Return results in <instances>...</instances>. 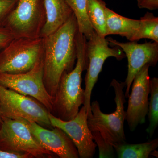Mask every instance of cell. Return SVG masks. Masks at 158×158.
<instances>
[{"label": "cell", "mask_w": 158, "mask_h": 158, "mask_svg": "<svg viewBox=\"0 0 158 158\" xmlns=\"http://www.w3.org/2000/svg\"><path fill=\"white\" fill-rule=\"evenodd\" d=\"M44 58L36 63L34 68L24 73L0 74V85L33 98L51 113L53 98L48 92L44 83Z\"/></svg>", "instance_id": "9c48e42d"}, {"label": "cell", "mask_w": 158, "mask_h": 158, "mask_svg": "<svg viewBox=\"0 0 158 158\" xmlns=\"http://www.w3.org/2000/svg\"><path fill=\"white\" fill-rule=\"evenodd\" d=\"M112 45L121 48L128 61V73L126 79L125 98H128L130 90L134 78L143 66L148 64L150 66L156 65L158 61V43H137L135 41L118 42L112 38H107Z\"/></svg>", "instance_id": "8fae6325"}, {"label": "cell", "mask_w": 158, "mask_h": 158, "mask_svg": "<svg viewBox=\"0 0 158 158\" xmlns=\"http://www.w3.org/2000/svg\"><path fill=\"white\" fill-rule=\"evenodd\" d=\"M106 6L102 0H87V14L91 26L98 35L104 37L106 36Z\"/></svg>", "instance_id": "e0dca14e"}, {"label": "cell", "mask_w": 158, "mask_h": 158, "mask_svg": "<svg viewBox=\"0 0 158 158\" xmlns=\"http://www.w3.org/2000/svg\"><path fill=\"white\" fill-rule=\"evenodd\" d=\"M44 2L46 19L40 33L41 38L56 32L73 13L65 0H44Z\"/></svg>", "instance_id": "5bb4252c"}, {"label": "cell", "mask_w": 158, "mask_h": 158, "mask_svg": "<svg viewBox=\"0 0 158 158\" xmlns=\"http://www.w3.org/2000/svg\"><path fill=\"white\" fill-rule=\"evenodd\" d=\"M0 109L2 117L22 118L52 128L49 118L50 112L40 103L0 85Z\"/></svg>", "instance_id": "52a82bcc"}, {"label": "cell", "mask_w": 158, "mask_h": 158, "mask_svg": "<svg viewBox=\"0 0 158 158\" xmlns=\"http://www.w3.org/2000/svg\"><path fill=\"white\" fill-rule=\"evenodd\" d=\"M87 40L88 64L85 77V102L83 105L89 117L91 115L90 99L92 90L97 82L105 61L111 57L120 60L125 55L118 47H110V43L106 37L98 35L95 31Z\"/></svg>", "instance_id": "ba28073f"}, {"label": "cell", "mask_w": 158, "mask_h": 158, "mask_svg": "<svg viewBox=\"0 0 158 158\" xmlns=\"http://www.w3.org/2000/svg\"><path fill=\"white\" fill-rule=\"evenodd\" d=\"M77 23L74 13L56 32L44 37L43 81L54 98L61 77L71 71L77 59Z\"/></svg>", "instance_id": "6da1fadb"}, {"label": "cell", "mask_w": 158, "mask_h": 158, "mask_svg": "<svg viewBox=\"0 0 158 158\" xmlns=\"http://www.w3.org/2000/svg\"><path fill=\"white\" fill-rule=\"evenodd\" d=\"M49 118L53 127L59 128L69 137L75 145L79 158H93L97 145L93 140L88 124V114L84 106L72 119L65 121L49 113Z\"/></svg>", "instance_id": "30bf717a"}, {"label": "cell", "mask_w": 158, "mask_h": 158, "mask_svg": "<svg viewBox=\"0 0 158 158\" xmlns=\"http://www.w3.org/2000/svg\"><path fill=\"white\" fill-rule=\"evenodd\" d=\"M0 149L29 154L34 158H53L56 156L40 144L21 120L2 116L0 128Z\"/></svg>", "instance_id": "8992f818"}, {"label": "cell", "mask_w": 158, "mask_h": 158, "mask_svg": "<svg viewBox=\"0 0 158 158\" xmlns=\"http://www.w3.org/2000/svg\"><path fill=\"white\" fill-rule=\"evenodd\" d=\"M150 65L146 64L136 75L132 84V90L129 95L126 120L131 131L139 125L145 122L148 112V95L150 94Z\"/></svg>", "instance_id": "7c38bea8"}, {"label": "cell", "mask_w": 158, "mask_h": 158, "mask_svg": "<svg viewBox=\"0 0 158 158\" xmlns=\"http://www.w3.org/2000/svg\"><path fill=\"white\" fill-rule=\"evenodd\" d=\"M150 98L148 104L149 125L146 129L150 138H152L158 126V78L150 80Z\"/></svg>", "instance_id": "ffe728a7"}, {"label": "cell", "mask_w": 158, "mask_h": 158, "mask_svg": "<svg viewBox=\"0 0 158 158\" xmlns=\"http://www.w3.org/2000/svg\"><path fill=\"white\" fill-rule=\"evenodd\" d=\"M110 85L115 92V112L110 114L103 113L98 102L95 101L90 104L91 115L88 118V127L98 148L100 158L115 157L114 147L126 142L124 130L126 100L123 91L125 83L113 79Z\"/></svg>", "instance_id": "7a4b0ae2"}, {"label": "cell", "mask_w": 158, "mask_h": 158, "mask_svg": "<svg viewBox=\"0 0 158 158\" xmlns=\"http://www.w3.org/2000/svg\"><path fill=\"white\" fill-rule=\"evenodd\" d=\"M106 17V36L118 34L132 41L139 27L140 20L123 17L107 7Z\"/></svg>", "instance_id": "9a60e30c"}, {"label": "cell", "mask_w": 158, "mask_h": 158, "mask_svg": "<svg viewBox=\"0 0 158 158\" xmlns=\"http://www.w3.org/2000/svg\"><path fill=\"white\" fill-rule=\"evenodd\" d=\"M19 0H0V27H3L9 15L17 6Z\"/></svg>", "instance_id": "44dd1931"}, {"label": "cell", "mask_w": 158, "mask_h": 158, "mask_svg": "<svg viewBox=\"0 0 158 158\" xmlns=\"http://www.w3.org/2000/svg\"><path fill=\"white\" fill-rule=\"evenodd\" d=\"M31 155L25 153L13 152L0 149V158H32Z\"/></svg>", "instance_id": "603a6c76"}, {"label": "cell", "mask_w": 158, "mask_h": 158, "mask_svg": "<svg viewBox=\"0 0 158 158\" xmlns=\"http://www.w3.org/2000/svg\"><path fill=\"white\" fill-rule=\"evenodd\" d=\"M27 125L32 135L44 149L60 158H79L75 145L69 137L59 128H47L37 123L22 118H15Z\"/></svg>", "instance_id": "4fadbf2b"}, {"label": "cell", "mask_w": 158, "mask_h": 158, "mask_svg": "<svg viewBox=\"0 0 158 158\" xmlns=\"http://www.w3.org/2000/svg\"><path fill=\"white\" fill-rule=\"evenodd\" d=\"M44 52L43 38H14L0 51V74L28 72L44 57Z\"/></svg>", "instance_id": "277c9868"}, {"label": "cell", "mask_w": 158, "mask_h": 158, "mask_svg": "<svg viewBox=\"0 0 158 158\" xmlns=\"http://www.w3.org/2000/svg\"><path fill=\"white\" fill-rule=\"evenodd\" d=\"M158 147V139L138 144L121 143L114 147L118 158H148Z\"/></svg>", "instance_id": "2e32d148"}, {"label": "cell", "mask_w": 158, "mask_h": 158, "mask_svg": "<svg viewBox=\"0 0 158 158\" xmlns=\"http://www.w3.org/2000/svg\"><path fill=\"white\" fill-rule=\"evenodd\" d=\"M10 31L4 27H0V51L14 39Z\"/></svg>", "instance_id": "7402d4cb"}, {"label": "cell", "mask_w": 158, "mask_h": 158, "mask_svg": "<svg viewBox=\"0 0 158 158\" xmlns=\"http://www.w3.org/2000/svg\"><path fill=\"white\" fill-rule=\"evenodd\" d=\"M87 39L79 31L76 36L77 59L71 71L64 73L59 81L53 98L51 112L57 118L65 121L72 119L85 102V90L81 88L82 75L88 64Z\"/></svg>", "instance_id": "3957f363"}, {"label": "cell", "mask_w": 158, "mask_h": 158, "mask_svg": "<svg viewBox=\"0 0 158 158\" xmlns=\"http://www.w3.org/2000/svg\"><path fill=\"white\" fill-rule=\"evenodd\" d=\"M138 7L140 9L150 10H156L158 8V0H137Z\"/></svg>", "instance_id": "cb8c5ba5"}, {"label": "cell", "mask_w": 158, "mask_h": 158, "mask_svg": "<svg viewBox=\"0 0 158 158\" xmlns=\"http://www.w3.org/2000/svg\"><path fill=\"white\" fill-rule=\"evenodd\" d=\"M2 123V115L1 113V109H0V128H1V125Z\"/></svg>", "instance_id": "d4e9b609"}, {"label": "cell", "mask_w": 158, "mask_h": 158, "mask_svg": "<svg viewBox=\"0 0 158 158\" xmlns=\"http://www.w3.org/2000/svg\"><path fill=\"white\" fill-rule=\"evenodd\" d=\"M76 18L78 31L87 40L94 32L88 18L87 11V0H65Z\"/></svg>", "instance_id": "ac0fdd59"}, {"label": "cell", "mask_w": 158, "mask_h": 158, "mask_svg": "<svg viewBox=\"0 0 158 158\" xmlns=\"http://www.w3.org/2000/svg\"><path fill=\"white\" fill-rule=\"evenodd\" d=\"M143 38L151 39L158 43V18L150 12H147L141 18L139 27L132 41Z\"/></svg>", "instance_id": "d6986e66"}, {"label": "cell", "mask_w": 158, "mask_h": 158, "mask_svg": "<svg viewBox=\"0 0 158 158\" xmlns=\"http://www.w3.org/2000/svg\"><path fill=\"white\" fill-rule=\"evenodd\" d=\"M46 19L44 0H19L3 27L14 38L35 39L40 37Z\"/></svg>", "instance_id": "5b68a950"}]
</instances>
